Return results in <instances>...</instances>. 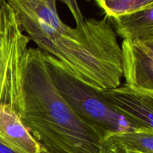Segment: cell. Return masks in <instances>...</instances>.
<instances>
[{"instance_id":"ba28073f","label":"cell","mask_w":153,"mask_h":153,"mask_svg":"<svg viewBox=\"0 0 153 153\" xmlns=\"http://www.w3.org/2000/svg\"><path fill=\"white\" fill-rule=\"evenodd\" d=\"M117 36L123 40L153 38V5L146 8L111 18Z\"/></svg>"},{"instance_id":"3957f363","label":"cell","mask_w":153,"mask_h":153,"mask_svg":"<svg viewBox=\"0 0 153 153\" xmlns=\"http://www.w3.org/2000/svg\"><path fill=\"white\" fill-rule=\"evenodd\" d=\"M48 73L55 88L73 111L102 135L137 129L136 124L111 106L102 90L90 86L70 73L52 55L43 52Z\"/></svg>"},{"instance_id":"52a82bcc","label":"cell","mask_w":153,"mask_h":153,"mask_svg":"<svg viewBox=\"0 0 153 153\" xmlns=\"http://www.w3.org/2000/svg\"><path fill=\"white\" fill-rule=\"evenodd\" d=\"M0 143L16 153L42 152L41 146L20 117L3 105H0Z\"/></svg>"},{"instance_id":"8992f818","label":"cell","mask_w":153,"mask_h":153,"mask_svg":"<svg viewBox=\"0 0 153 153\" xmlns=\"http://www.w3.org/2000/svg\"><path fill=\"white\" fill-rule=\"evenodd\" d=\"M115 111L139 128L153 129V92L124 84L102 90Z\"/></svg>"},{"instance_id":"8fae6325","label":"cell","mask_w":153,"mask_h":153,"mask_svg":"<svg viewBox=\"0 0 153 153\" xmlns=\"http://www.w3.org/2000/svg\"><path fill=\"white\" fill-rule=\"evenodd\" d=\"M46 1L50 7H52L53 9L57 10L56 7V2L57 1H61L64 3L68 7L71 12L72 15L74 17L75 20L76 22V26H81L85 24V17L79 8V4L77 2V0H43Z\"/></svg>"},{"instance_id":"4fadbf2b","label":"cell","mask_w":153,"mask_h":153,"mask_svg":"<svg viewBox=\"0 0 153 153\" xmlns=\"http://www.w3.org/2000/svg\"><path fill=\"white\" fill-rule=\"evenodd\" d=\"M105 153H117V152H115L114 151H113L112 149H109V148L105 147Z\"/></svg>"},{"instance_id":"7c38bea8","label":"cell","mask_w":153,"mask_h":153,"mask_svg":"<svg viewBox=\"0 0 153 153\" xmlns=\"http://www.w3.org/2000/svg\"><path fill=\"white\" fill-rule=\"evenodd\" d=\"M0 153H16V152H13L12 149H9L8 147H7V146H4V144L0 143Z\"/></svg>"},{"instance_id":"6da1fadb","label":"cell","mask_w":153,"mask_h":153,"mask_svg":"<svg viewBox=\"0 0 153 153\" xmlns=\"http://www.w3.org/2000/svg\"><path fill=\"white\" fill-rule=\"evenodd\" d=\"M5 1L37 49L58 59L73 76L100 90L120 85L121 49L111 18L85 19L83 25L71 28L43 0Z\"/></svg>"},{"instance_id":"5b68a950","label":"cell","mask_w":153,"mask_h":153,"mask_svg":"<svg viewBox=\"0 0 153 153\" xmlns=\"http://www.w3.org/2000/svg\"><path fill=\"white\" fill-rule=\"evenodd\" d=\"M120 49L126 84L153 92V38L123 40Z\"/></svg>"},{"instance_id":"9c48e42d","label":"cell","mask_w":153,"mask_h":153,"mask_svg":"<svg viewBox=\"0 0 153 153\" xmlns=\"http://www.w3.org/2000/svg\"><path fill=\"white\" fill-rule=\"evenodd\" d=\"M103 143L117 153H153V129L111 132L105 136Z\"/></svg>"},{"instance_id":"9a60e30c","label":"cell","mask_w":153,"mask_h":153,"mask_svg":"<svg viewBox=\"0 0 153 153\" xmlns=\"http://www.w3.org/2000/svg\"><path fill=\"white\" fill-rule=\"evenodd\" d=\"M41 153H46V152H43V150H42V152Z\"/></svg>"},{"instance_id":"277c9868","label":"cell","mask_w":153,"mask_h":153,"mask_svg":"<svg viewBox=\"0 0 153 153\" xmlns=\"http://www.w3.org/2000/svg\"><path fill=\"white\" fill-rule=\"evenodd\" d=\"M29 42L11 7L6 1H0V105L7 107L20 118Z\"/></svg>"},{"instance_id":"2e32d148","label":"cell","mask_w":153,"mask_h":153,"mask_svg":"<svg viewBox=\"0 0 153 153\" xmlns=\"http://www.w3.org/2000/svg\"><path fill=\"white\" fill-rule=\"evenodd\" d=\"M5 1V0H0V1Z\"/></svg>"},{"instance_id":"7a4b0ae2","label":"cell","mask_w":153,"mask_h":153,"mask_svg":"<svg viewBox=\"0 0 153 153\" xmlns=\"http://www.w3.org/2000/svg\"><path fill=\"white\" fill-rule=\"evenodd\" d=\"M21 120L46 153H105L103 137L66 102L51 79L43 52L29 48Z\"/></svg>"},{"instance_id":"30bf717a","label":"cell","mask_w":153,"mask_h":153,"mask_svg":"<svg viewBox=\"0 0 153 153\" xmlns=\"http://www.w3.org/2000/svg\"><path fill=\"white\" fill-rule=\"evenodd\" d=\"M105 15L115 18L153 5V0H94Z\"/></svg>"},{"instance_id":"5bb4252c","label":"cell","mask_w":153,"mask_h":153,"mask_svg":"<svg viewBox=\"0 0 153 153\" xmlns=\"http://www.w3.org/2000/svg\"><path fill=\"white\" fill-rule=\"evenodd\" d=\"M87 1H94V0H86Z\"/></svg>"}]
</instances>
